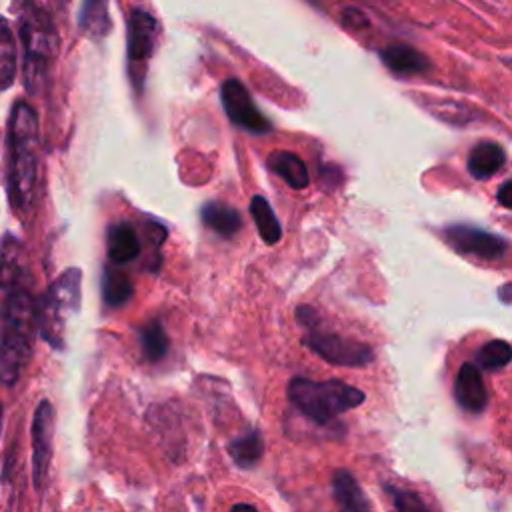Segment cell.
I'll use <instances>...</instances> for the list:
<instances>
[{
    "label": "cell",
    "instance_id": "obj_9",
    "mask_svg": "<svg viewBox=\"0 0 512 512\" xmlns=\"http://www.w3.org/2000/svg\"><path fill=\"white\" fill-rule=\"evenodd\" d=\"M158 22L156 18L144 8H132L126 20V52L132 68V76L136 68L144 66L156 46L158 40Z\"/></svg>",
    "mask_w": 512,
    "mask_h": 512
},
{
    "label": "cell",
    "instance_id": "obj_3",
    "mask_svg": "<svg viewBox=\"0 0 512 512\" xmlns=\"http://www.w3.org/2000/svg\"><path fill=\"white\" fill-rule=\"evenodd\" d=\"M14 16L22 48V76L30 94H38L56 52V30L48 14L32 0H16Z\"/></svg>",
    "mask_w": 512,
    "mask_h": 512
},
{
    "label": "cell",
    "instance_id": "obj_15",
    "mask_svg": "<svg viewBox=\"0 0 512 512\" xmlns=\"http://www.w3.org/2000/svg\"><path fill=\"white\" fill-rule=\"evenodd\" d=\"M332 492H334V500L338 502V506L342 510H346V512H366V510H372V504L364 496L360 484L344 468L334 472V476H332Z\"/></svg>",
    "mask_w": 512,
    "mask_h": 512
},
{
    "label": "cell",
    "instance_id": "obj_28",
    "mask_svg": "<svg viewBox=\"0 0 512 512\" xmlns=\"http://www.w3.org/2000/svg\"><path fill=\"white\" fill-rule=\"evenodd\" d=\"M498 298H500L502 302H506V304H512V282H508V284L500 286V290H498Z\"/></svg>",
    "mask_w": 512,
    "mask_h": 512
},
{
    "label": "cell",
    "instance_id": "obj_13",
    "mask_svg": "<svg viewBox=\"0 0 512 512\" xmlns=\"http://www.w3.org/2000/svg\"><path fill=\"white\" fill-rule=\"evenodd\" d=\"M380 60L388 70L398 76L422 74L430 68V60L416 48L408 44H388L380 50Z\"/></svg>",
    "mask_w": 512,
    "mask_h": 512
},
{
    "label": "cell",
    "instance_id": "obj_1",
    "mask_svg": "<svg viewBox=\"0 0 512 512\" xmlns=\"http://www.w3.org/2000/svg\"><path fill=\"white\" fill-rule=\"evenodd\" d=\"M2 332H0V376L14 386L34 348L38 306L28 288V274L22 266L20 246L10 234L2 246Z\"/></svg>",
    "mask_w": 512,
    "mask_h": 512
},
{
    "label": "cell",
    "instance_id": "obj_25",
    "mask_svg": "<svg viewBox=\"0 0 512 512\" xmlns=\"http://www.w3.org/2000/svg\"><path fill=\"white\" fill-rule=\"evenodd\" d=\"M388 492L392 494L394 508H398V510H426V504L414 492L400 490V488H390V486H388Z\"/></svg>",
    "mask_w": 512,
    "mask_h": 512
},
{
    "label": "cell",
    "instance_id": "obj_23",
    "mask_svg": "<svg viewBox=\"0 0 512 512\" xmlns=\"http://www.w3.org/2000/svg\"><path fill=\"white\" fill-rule=\"evenodd\" d=\"M16 76V40L10 24L2 22V34H0V80L2 88L8 90Z\"/></svg>",
    "mask_w": 512,
    "mask_h": 512
},
{
    "label": "cell",
    "instance_id": "obj_14",
    "mask_svg": "<svg viewBox=\"0 0 512 512\" xmlns=\"http://www.w3.org/2000/svg\"><path fill=\"white\" fill-rule=\"evenodd\" d=\"M268 168L278 174L292 190H304L310 184L304 160L290 150H274L268 156Z\"/></svg>",
    "mask_w": 512,
    "mask_h": 512
},
{
    "label": "cell",
    "instance_id": "obj_4",
    "mask_svg": "<svg viewBox=\"0 0 512 512\" xmlns=\"http://www.w3.org/2000/svg\"><path fill=\"white\" fill-rule=\"evenodd\" d=\"M288 400L312 422L326 424L364 402V392L342 380L292 378L286 388Z\"/></svg>",
    "mask_w": 512,
    "mask_h": 512
},
{
    "label": "cell",
    "instance_id": "obj_16",
    "mask_svg": "<svg viewBox=\"0 0 512 512\" xmlns=\"http://www.w3.org/2000/svg\"><path fill=\"white\" fill-rule=\"evenodd\" d=\"M200 218L206 228L214 230L218 236H224V238L236 236V232L242 226V218H240L238 210L224 202H218V200L206 202L200 210Z\"/></svg>",
    "mask_w": 512,
    "mask_h": 512
},
{
    "label": "cell",
    "instance_id": "obj_22",
    "mask_svg": "<svg viewBox=\"0 0 512 512\" xmlns=\"http://www.w3.org/2000/svg\"><path fill=\"white\" fill-rule=\"evenodd\" d=\"M228 454L232 460L242 468H252L264 454V440L258 430H252L250 434L230 442Z\"/></svg>",
    "mask_w": 512,
    "mask_h": 512
},
{
    "label": "cell",
    "instance_id": "obj_24",
    "mask_svg": "<svg viewBox=\"0 0 512 512\" xmlns=\"http://www.w3.org/2000/svg\"><path fill=\"white\" fill-rule=\"evenodd\" d=\"M512 346L504 340H490L476 352V362L484 370H498L510 364Z\"/></svg>",
    "mask_w": 512,
    "mask_h": 512
},
{
    "label": "cell",
    "instance_id": "obj_18",
    "mask_svg": "<svg viewBox=\"0 0 512 512\" xmlns=\"http://www.w3.org/2000/svg\"><path fill=\"white\" fill-rule=\"evenodd\" d=\"M110 0H82L78 16L80 30L92 38H104L110 32Z\"/></svg>",
    "mask_w": 512,
    "mask_h": 512
},
{
    "label": "cell",
    "instance_id": "obj_26",
    "mask_svg": "<svg viewBox=\"0 0 512 512\" xmlns=\"http://www.w3.org/2000/svg\"><path fill=\"white\" fill-rule=\"evenodd\" d=\"M340 20L350 30H362V28H368V24H370L368 16L360 8H356V6H346L340 12Z\"/></svg>",
    "mask_w": 512,
    "mask_h": 512
},
{
    "label": "cell",
    "instance_id": "obj_6",
    "mask_svg": "<svg viewBox=\"0 0 512 512\" xmlns=\"http://www.w3.org/2000/svg\"><path fill=\"white\" fill-rule=\"evenodd\" d=\"M298 322L306 328L302 342L316 352L324 362L334 366H366L374 360V352L366 342L324 330L318 322V312L312 306H300L296 310Z\"/></svg>",
    "mask_w": 512,
    "mask_h": 512
},
{
    "label": "cell",
    "instance_id": "obj_17",
    "mask_svg": "<svg viewBox=\"0 0 512 512\" xmlns=\"http://www.w3.org/2000/svg\"><path fill=\"white\" fill-rule=\"evenodd\" d=\"M504 166V150L490 140L478 142L468 154V172L476 180L490 178Z\"/></svg>",
    "mask_w": 512,
    "mask_h": 512
},
{
    "label": "cell",
    "instance_id": "obj_12",
    "mask_svg": "<svg viewBox=\"0 0 512 512\" xmlns=\"http://www.w3.org/2000/svg\"><path fill=\"white\" fill-rule=\"evenodd\" d=\"M140 250H142V244L132 224L116 222L108 228L106 254L114 266H122L126 262L136 260Z\"/></svg>",
    "mask_w": 512,
    "mask_h": 512
},
{
    "label": "cell",
    "instance_id": "obj_11",
    "mask_svg": "<svg viewBox=\"0 0 512 512\" xmlns=\"http://www.w3.org/2000/svg\"><path fill=\"white\" fill-rule=\"evenodd\" d=\"M454 398L460 408L468 412H482L488 404V390L480 368L476 364L464 362L454 380Z\"/></svg>",
    "mask_w": 512,
    "mask_h": 512
},
{
    "label": "cell",
    "instance_id": "obj_27",
    "mask_svg": "<svg viewBox=\"0 0 512 512\" xmlns=\"http://www.w3.org/2000/svg\"><path fill=\"white\" fill-rule=\"evenodd\" d=\"M498 202H500L504 208H510V210H512V180L504 182V184L498 188Z\"/></svg>",
    "mask_w": 512,
    "mask_h": 512
},
{
    "label": "cell",
    "instance_id": "obj_21",
    "mask_svg": "<svg viewBox=\"0 0 512 512\" xmlns=\"http://www.w3.org/2000/svg\"><path fill=\"white\" fill-rule=\"evenodd\" d=\"M138 338H140L142 354L148 362H158L166 356L170 340H168V334H166L160 320H152V322L144 324L138 330Z\"/></svg>",
    "mask_w": 512,
    "mask_h": 512
},
{
    "label": "cell",
    "instance_id": "obj_19",
    "mask_svg": "<svg viewBox=\"0 0 512 512\" xmlns=\"http://www.w3.org/2000/svg\"><path fill=\"white\" fill-rule=\"evenodd\" d=\"M250 216L256 224V230L260 234V238L266 242V244H276L280 238H282V226L276 218V214L272 212V206L270 202L256 194L252 196L250 200Z\"/></svg>",
    "mask_w": 512,
    "mask_h": 512
},
{
    "label": "cell",
    "instance_id": "obj_2",
    "mask_svg": "<svg viewBox=\"0 0 512 512\" xmlns=\"http://www.w3.org/2000/svg\"><path fill=\"white\" fill-rule=\"evenodd\" d=\"M40 158V128L36 110L14 102L6 126V190L14 210L28 212L34 202V188Z\"/></svg>",
    "mask_w": 512,
    "mask_h": 512
},
{
    "label": "cell",
    "instance_id": "obj_7",
    "mask_svg": "<svg viewBox=\"0 0 512 512\" xmlns=\"http://www.w3.org/2000/svg\"><path fill=\"white\" fill-rule=\"evenodd\" d=\"M54 406L50 400H40L34 418H32V484L38 492H42L50 462H52V446H54Z\"/></svg>",
    "mask_w": 512,
    "mask_h": 512
},
{
    "label": "cell",
    "instance_id": "obj_5",
    "mask_svg": "<svg viewBox=\"0 0 512 512\" xmlns=\"http://www.w3.org/2000/svg\"><path fill=\"white\" fill-rule=\"evenodd\" d=\"M82 270H64L44 292L38 306V328L40 336L54 348L62 350L66 346V326L68 320L78 312L82 298Z\"/></svg>",
    "mask_w": 512,
    "mask_h": 512
},
{
    "label": "cell",
    "instance_id": "obj_20",
    "mask_svg": "<svg viewBox=\"0 0 512 512\" xmlns=\"http://www.w3.org/2000/svg\"><path fill=\"white\" fill-rule=\"evenodd\" d=\"M132 280L120 268H104L102 274V298L110 308H118L132 298Z\"/></svg>",
    "mask_w": 512,
    "mask_h": 512
},
{
    "label": "cell",
    "instance_id": "obj_10",
    "mask_svg": "<svg viewBox=\"0 0 512 512\" xmlns=\"http://www.w3.org/2000/svg\"><path fill=\"white\" fill-rule=\"evenodd\" d=\"M444 238L456 252L482 260H496L506 250V242L500 236L466 224H452L444 228Z\"/></svg>",
    "mask_w": 512,
    "mask_h": 512
},
{
    "label": "cell",
    "instance_id": "obj_8",
    "mask_svg": "<svg viewBox=\"0 0 512 512\" xmlns=\"http://www.w3.org/2000/svg\"><path fill=\"white\" fill-rule=\"evenodd\" d=\"M220 100L230 122L240 126L242 130H248L252 134H266L272 130L270 120L258 110L250 92L240 80H224L220 86Z\"/></svg>",
    "mask_w": 512,
    "mask_h": 512
}]
</instances>
